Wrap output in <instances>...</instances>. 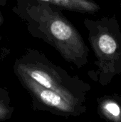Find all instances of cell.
Wrapping results in <instances>:
<instances>
[{"mask_svg":"<svg viewBox=\"0 0 121 122\" xmlns=\"http://www.w3.org/2000/svg\"><path fill=\"white\" fill-rule=\"evenodd\" d=\"M30 14L61 56L80 67L87 63L88 49L76 28L59 13L42 2L34 6Z\"/></svg>","mask_w":121,"mask_h":122,"instance_id":"obj_1","label":"cell"},{"mask_svg":"<svg viewBox=\"0 0 121 122\" xmlns=\"http://www.w3.org/2000/svg\"><path fill=\"white\" fill-rule=\"evenodd\" d=\"M89 41L97 58L101 81H110L121 72V31L116 16L86 19Z\"/></svg>","mask_w":121,"mask_h":122,"instance_id":"obj_2","label":"cell"},{"mask_svg":"<svg viewBox=\"0 0 121 122\" xmlns=\"http://www.w3.org/2000/svg\"><path fill=\"white\" fill-rule=\"evenodd\" d=\"M15 71L24 73L43 87L60 94L71 102L80 104L84 102L86 86L61 74L51 65L39 61L19 62Z\"/></svg>","mask_w":121,"mask_h":122,"instance_id":"obj_3","label":"cell"},{"mask_svg":"<svg viewBox=\"0 0 121 122\" xmlns=\"http://www.w3.org/2000/svg\"><path fill=\"white\" fill-rule=\"evenodd\" d=\"M15 72L22 86L31 97L34 109L46 111L65 117H77L83 112L82 104L71 102L61 94L43 87L22 72Z\"/></svg>","mask_w":121,"mask_h":122,"instance_id":"obj_4","label":"cell"},{"mask_svg":"<svg viewBox=\"0 0 121 122\" xmlns=\"http://www.w3.org/2000/svg\"><path fill=\"white\" fill-rule=\"evenodd\" d=\"M42 2L61 7L65 9L83 12L94 14L98 12L101 7L93 0H39Z\"/></svg>","mask_w":121,"mask_h":122,"instance_id":"obj_5","label":"cell"},{"mask_svg":"<svg viewBox=\"0 0 121 122\" xmlns=\"http://www.w3.org/2000/svg\"><path fill=\"white\" fill-rule=\"evenodd\" d=\"M101 106L102 111L110 114V115L114 117H118L121 114V109L119 106L113 102L106 101L103 102Z\"/></svg>","mask_w":121,"mask_h":122,"instance_id":"obj_6","label":"cell"},{"mask_svg":"<svg viewBox=\"0 0 121 122\" xmlns=\"http://www.w3.org/2000/svg\"><path fill=\"white\" fill-rule=\"evenodd\" d=\"M13 108L9 105L0 101V122L7 120L11 118L13 114Z\"/></svg>","mask_w":121,"mask_h":122,"instance_id":"obj_7","label":"cell"},{"mask_svg":"<svg viewBox=\"0 0 121 122\" xmlns=\"http://www.w3.org/2000/svg\"><path fill=\"white\" fill-rule=\"evenodd\" d=\"M1 22H2V17H1V13H0V26H1Z\"/></svg>","mask_w":121,"mask_h":122,"instance_id":"obj_8","label":"cell"}]
</instances>
